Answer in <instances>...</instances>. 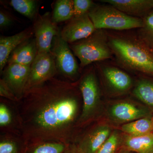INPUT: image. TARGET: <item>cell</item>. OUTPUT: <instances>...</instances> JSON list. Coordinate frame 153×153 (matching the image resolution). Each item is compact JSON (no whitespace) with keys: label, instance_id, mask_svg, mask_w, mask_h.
<instances>
[{"label":"cell","instance_id":"6da1fadb","mask_svg":"<svg viewBox=\"0 0 153 153\" xmlns=\"http://www.w3.org/2000/svg\"><path fill=\"white\" fill-rule=\"evenodd\" d=\"M81 94L78 85L55 77L25 92L18 102L25 143L32 147L48 142L70 144Z\"/></svg>","mask_w":153,"mask_h":153},{"label":"cell","instance_id":"7a4b0ae2","mask_svg":"<svg viewBox=\"0 0 153 153\" xmlns=\"http://www.w3.org/2000/svg\"><path fill=\"white\" fill-rule=\"evenodd\" d=\"M108 37L113 55L120 66L153 76L152 52L138 36L108 34Z\"/></svg>","mask_w":153,"mask_h":153},{"label":"cell","instance_id":"3957f363","mask_svg":"<svg viewBox=\"0 0 153 153\" xmlns=\"http://www.w3.org/2000/svg\"><path fill=\"white\" fill-rule=\"evenodd\" d=\"M68 44L73 54L79 59L81 68L112 57L108 34L104 30H96L87 38Z\"/></svg>","mask_w":153,"mask_h":153},{"label":"cell","instance_id":"277c9868","mask_svg":"<svg viewBox=\"0 0 153 153\" xmlns=\"http://www.w3.org/2000/svg\"><path fill=\"white\" fill-rule=\"evenodd\" d=\"M88 15L96 30L122 31L140 29L143 26V19L131 16L111 5H95Z\"/></svg>","mask_w":153,"mask_h":153},{"label":"cell","instance_id":"5b68a950","mask_svg":"<svg viewBox=\"0 0 153 153\" xmlns=\"http://www.w3.org/2000/svg\"><path fill=\"white\" fill-rule=\"evenodd\" d=\"M78 85L83 102L82 111L78 121L80 125L92 118L100 102V90L93 67L89 68L83 74Z\"/></svg>","mask_w":153,"mask_h":153},{"label":"cell","instance_id":"8992f818","mask_svg":"<svg viewBox=\"0 0 153 153\" xmlns=\"http://www.w3.org/2000/svg\"><path fill=\"white\" fill-rule=\"evenodd\" d=\"M51 52L58 73L66 79L74 81L79 74V66L69 44L62 39L60 34L53 39Z\"/></svg>","mask_w":153,"mask_h":153},{"label":"cell","instance_id":"52a82bcc","mask_svg":"<svg viewBox=\"0 0 153 153\" xmlns=\"http://www.w3.org/2000/svg\"><path fill=\"white\" fill-rule=\"evenodd\" d=\"M57 73L55 60L51 52L38 54L30 66V75L25 92L55 77Z\"/></svg>","mask_w":153,"mask_h":153},{"label":"cell","instance_id":"ba28073f","mask_svg":"<svg viewBox=\"0 0 153 153\" xmlns=\"http://www.w3.org/2000/svg\"><path fill=\"white\" fill-rule=\"evenodd\" d=\"M33 28L38 54L51 52L53 39L60 32L57 24L52 21L51 14L47 12L38 15Z\"/></svg>","mask_w":153,"mask_h":153},{"label":"cell","instance_id":"9c48e42d","mask_svg":"<svg viewBox=\"0 0 153 153\" xmlns=\"http://www.w3.org/2000/svg\"><path fill=\"white\" fill-rule=\"evenodd\" d=\"M30 71V66L11 64L7 65L2 72V79L10 88L18 102L25 94Z\"/></svg>","mask_w":153,"mask_h":153},{"label":"cell","instance_id":"30bf717a","mask_svg":"<svg viewBox=\"0 0 153 153\" xmlns=\"http://www.w3.org/2000/svg\"><path fill=\"white\" fill-rule=\"evenodd\" d=\"M96 29L88 13L73 17L60 31L61 38L68 44L87 38Z\"/></svg>","mask_w":153,"mask_h":153},{"label":"cell","instance_id":"8fae6325","mask_svg":"<svg viewBox=\"0 0 153 153\" xmlns=\"http://www.w3.org/2000/svg\"><path fill=\"white\" fill-rule=\"evenodd\" d=\"M33 28L30 27L12 36L0 37V71L1 74L12 52L20 44L32 38Z\"/></svg>","mask_w":153,"mask_h":153},{"label":"cell","instance_id":"7c38bea8","mask_svg":"<svg viewBox=\"0 0 153 153\" xmlns=\"http://www.w3.org/2000/svg\"><path fill=\"white\" fill-rule=\"evenodd\" d=\"M131 16L144 17L153 9V0H102Z\"/></svg>","mask_w":153,"mask_h":153},{"label":"cell","instance_id":"4fadbf2b","mask_svg":"<svg viewBox=\"0 0 153 153\" xmlns=\"http://www.w3.org/2000/svg\"><path fill=\"white\" fill-rule=\"evenodd\" d=\"M110 134V130L107 126H99L88 132L76 146L81 153H96Z\"/></svg>","mask_w":153,"mask_h":153},{"label":"cell","instance_id":"5bb4252c","mask_svg":"<svg viewBox=\"0 0 153 153\" xmlns=\"http://www.w3.org/2000/svg\"><path fill=\"white\" fill-rule=\"evenodd\" d=\"M38 55V49L35 38H30L20 44L12 52L7 65L18 64L31 66Z\"/></svg>","mask_w":153,"mask_h":153},{"label":"cell","instance_id":"9a60e30c","mask_svg":"<svg viewBox=\"0 0 153 153\" xmlns=\"http://www.w3.org/2000/svg\"><path fill=\"white\" fill-rule=\"evenodd\" d=\"M98 66L101 68L102 74L107 82L114 90L122 92L128 90L131 87V78L124 71L115 66Z\"/></svg>","mask_w":153,"mask_h":153},{"label":"cell","instance_id":"2e32d148","mask_svg":"<svg viewBox=\"0 0 153 153\" xmlns=\"http://www.w3.org/2000/svg\"><path fill=\"white\" fill-rule=\"evenodd\" d=\"M110 112L114 119L120 122L137 120L145 117L147 114L145 110L127 102H120L114 105L111 108Z\"/></svg>","mask_w":153,"mask_h":153},{"label":"cell","instance_id":"e0dca14e","mask_svg":"<svg viewBox=\"0 0 153 153\" xmlns=\"http://www.w3.org/2000/svg\"><path fill=\"white\" fill-rule=\"evenodd\" d=\"M124 150L137 153H153V133L129 136L124 143Z\"/></svg>","mask_w":153,"mask_h":153},{"label":"cell","instance_id":"ac0fdd59","mask_svg":"<svg viewBox=\"0 0 153 153\" xmlns=\"http://www.w3.org/2000/svg\"><path fill=\"white\" fill-rule=\"evenodd\" d=\"M121 129L124 132L133 136L152 133L153 131L152 121L147 118H142L123 125Z\"/></svg>","mask_w":153,"mask_h":153},{"label":"cell","instance_id":"d6986e66","mask_svg":"<svg viewBox=\"0 0 153 153\" xmlns=\"http://www.w3.org/2000/svg\"><path fill=\"white\" fill-rule=\"evenodd\" d=\"M74 16V3L72 0H58L55 2L52 18L55 23L69 21Z\"/></svg>","mask_w":153,"mask_h":153},{"label":"cell","instance_id":"ffe728a7","mask_svg":"<svg viewBox=\"0 0 153 153\" xmlns=\"http://www.w3.org/2000/svg\"><path fill=\"white\" fill-rule=\"evenodd\" d=\"M10 5L15 10L30 20H36L38 15V4L34 0H11Z\"/></svg>","mask_w":153,"mask_h":153},{"label":"cell","instance_id":"44dd1931","mask_svg":"<svg viewBox=\"0 0 153 153\" xmlns=\"http://www.w3.org/2000/svg\"><path fill=\"white\" fill-rule=\"evenodd\" d=\"M134 95L145 103L153 107V82L142 79L137 82L134 89Z\"/></svg>","mask_w":153,"mask_h":153},{"label":"cell","instance_id":"7402d4cb","mask_svg":"<svg viewBox=\"0 0 153 153\" xmlns=\"http://www.w3.org/2000/svg\"><path fill=\"white\" fill-rule=\"evenodd\" d=\"M143 26L139 30L138 37L149 48L153 49V10L143 19Z\"/></svg>","mask_w":153,"mask_h":153},{"label":"cell","instance_id":"603a6c76","mask_svg":"<svg viewBox=\"0 0 153 153\" xmlns=\"http://www.w3.org/2000/svg\"><path fill=\"white\" fill-rule=\"evenodd\" d=\"M68 145L56 142L41 143L33 147L31 153H64Z\"/></svg>","mask_w":153,"mask_h":153},{"label":"cell","instance_id":"cb8c5ba5","mask_svg":"<svg viewBox=\"0 0 153 153\" xmlns=\"http://www.w3.org/2000/svg\"><path fill=\"white\" fill-rule=\"evenodd\" d=\"M119 145L118 135L114 132L100 148L96 153H116Z\"/></svg>","mask_w":153,"mask_h":153},{"label":"cell","instance_id":"d4e9b609","mask_svg":"<svg viewBox=\"0 0 153 153\" xmlns=\"http://www.w3.org/2000/svg\"><path fill=\"white\" fill-rule=\"evenodd\" d=\"M74 16L77 17L88 13L95 5L90 0H74Z\"/></svg>","mask_w":153,"mask_h":153},{"label":"cell","instance_id":"484cf974","mask_svg":"<svg viewBox=\"0 0 153 153\" xmlns=\"http://www.w3.org/2000/svg\"><path fill=\"white\" fill-rule=\"evenodd\" d=\"M12 122V115L7 107L4 103L0 104V126H7Z\"/></svg>","mask_w":153,"mask_h":153},{"label":"cell","instance_id":"4316f807","mask_svg":"<svg viewBox=\"0 0 153 153\" xmlns=\"http://www.w3.org/2000/svg\"><path fill=\"white\" fill-rule=\"evenodd\" d=\"M18 147L16 143L10 140H4L0 143V153H17Z\"/></svg>","mask_w":153,"mask_h":153},{"label":"cell","instance_id":"83f0119b","mask_svg":"<svg viewBox=\"0 0 153 153\" xmlns=\"http://www.w3.org/2000/svg\"><path fill=\"white\" fill-rule=\"evenodd\" d=\"M0 95L12 101L18 102L16 98L12 91L2 79L0 80Z\"/></svg>","mask_w":153,"mask_h":153},{"label":"cell","instance_id":"f1b7e54d","mask_svg":"<svg viewBox=\"0 0 153 153\" xmlns=\"http://www.w3.org/2000/svg\"><path fill=\"white\" fill-rule=\"evenodd\" d=\"M13 22L12 17L5 11H0V27L4 29L10 26Z\"/></svg>","mask_w":153,"mask_h":153},{"label":"cell","instance_id":"f546056e","mask_svg":"<svg viewBox=\"0 0 153 153\" xmlns=\"http://www.w3.org/2000/svg\"><path fill=\"white\" fill-rule=\"evenodd\" d=\"M64 153H81L75 144L68 145Z\"/></svg>","mask_w":153,"mask_h":153},{"label":"cell","instance_id":"4dcf8cb0","mask_svg":"<svg viewBox=\"0 0 153 153\" xmlns=\"http://www.w3.org/2000/svg\"><path fill=\"white\" fill-rule=\"evenodd\" d=\"M129 152L128 151H127L124 150V151H123V152H121L120 153H128Z\"/></svg>","mask_w":153,"mask_h":153},{"label":"cell","instance_id":"1f68e13d","mask_svg":"<svg viewBox=\"0 0 153 153\" xmlns=\"http://www.w3.org/2000/svg\"><path fill=\"white\" fill-rule=\"evenodd\" d=\"M151 51H152V52L153 54V49H151Z\"/></svg>","mask_w":153,"mask_h":153},{"label":"cell","instance_id":"d6a6232c","mask_svg":"<svg viewBox=\"0 0 153 153\" xmlns=\"http://www.w3.org/2000/svg\"><path fill=\"white\" fill-rule=\"evenodd\" d=\"M152 121L153 124V117L152 118Z\"/></svg>","mask_w":153,"mask_h":153}]
</instances>
